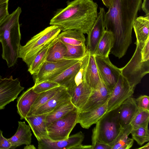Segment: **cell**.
I'll return each instance as SVG.
<instances>
[{"label": "cell", "instance_id": "1", "mask_svg": "<svg viewBox=\"0 0 149 149\" xmlns=\"http://www.w3.org/2000/svg\"><path fill=\"white\" fill-rule=\"evenodd\" d=\"M142 0H113L104 17L106 30L112 34L113 44L111 53L120 58L132 42L133 24L140 10Z\"/></svg>", "mask_w": 149, "mask_h": 149}, {"label": "cell", "instance_id": "2", "mask_svg": "<svg viewBox=\"0 0 149 149\" xmlns=\"http://www.w3.org/2000/svg\"><path fill=\"white\" fill-rule=\"evenodd\" d=\"M67 6L58 9L49 24L58 27L63 31L74 30L87 34L96 20L98 5L93 0L68 1Z\"/></svg>", "mask_w": 149, "mask_h": 149}, {"label": "cell", "instance_id": "3", "mask_svg": "<svg viewBox=\"0 0 149 149\" xmlns=\"http://www.w3.org/2000/svg\"><path fill=\"white\" fill-rule=\"evenodd\" d=\"M22 12L19 7L9 14L0 23V42L2 52V57L8 68L16 63L19 58L21 33L19 17Z\"/></svg>", "mask_w": 149, "mask_h": 149}, {"label": "cell", "instance_id": "4", "mask_svg": "<svg viewBox=\"0 0 149 149\" xmlns=\"http://www.w3.org/2000/svg\"><path fill=\"white\" fill-rule=\"evenodd\" d=\"M135 43L136 48L132 58L120 68L121 74L134 88L149 72V38L144 43Z\"/></svg>", "mask_w": 149, "mask_h": 149}, {"label": "cell", "instance_id": "5", "mask_svg": "<svg viewBox=\"0 0 149 149\" xmlns=\"http://www.w3.org/2000/svg\"><path fill=\"white\" fill-rule=\"evenodd\" d=\"M118 108L105 114L95 124L91 137L93 149H99L102 143L111 147L121 129L118 119Z\"/></svg>", "mask_w": 149, "mask_h": 149}, {"label": "cell", "instance_id": "6", "mask_svg": "<svg viewBox=\"0 0 149 149\" xmlns=\"http://www.w3.org/2000/svg\"><path fill=\"white\" fill-rule=\"evenodd\" d=\"M61 30L51 25L34 36L24 46L20 45L19 58L28 67L37 54L52 40L56 38Z\"/></svg>", "mask_w": 149, "mask_h": 149}, {"label": "cell", "instance_id": "7", "mask_svg": "<svg viewBox=\"0 0 149 149\" xmlns=\"http://www.w3.org/2000/svg\"><path fill=\"white\" fill-rule=\"evenodd\" d=\"M79 110L76 107L60 118L47 125L49 139L58 141L68 138L76 125Z\"/></svg>", "mask_w": 149, "mask_h": 149}, {"label": "cell", "instance_id": "8", "mask_svg": "<svg viewBox=\"0 0 149 149\" xmlns=\"http://www.w3.org/2000/svg\"><path fill=\"white\" fill-rule=\"evenodd\" d=\"M84 138L81 131L72 135L65 139L53 141L48 138L38 141V149H93L92 145L82 144Z\"/></svg>", "mask_w": 149, "mask_h": 149}, {"label": "cell", "instance_id": "9", "mask_svg": "<svg viewBox=\"0 0 149 149\" xmlns=\"http://www.w3.org/2000/svg\"><path fill=\"white\" fill-rule=\"evenodd\" d=\"M79 61L64 59L54 62L45 61L38 72L33 75L34 84L52 79Z\"/></svg>", "mask_w": 149, "mask_h": 149}, {"label": "cell", "instance_id": "10", "mask_svg": "<svg viewBox=\"0 0 149 149\" xmlns=\"http://www.w3.org/2000/svg\"><path fill=\"white\" fill-rule=\"evenodd\" d=\"M134 90L121 74L111 91L108 102L107 112L119 108L126 100L132 96Z\"/></svg>", "mask_w": 149, "mask_h": 149}, {"label": "cell", "instance_id": "11", "mask_svg": "<svg viewBox=\"0 0 149 149\" xmlns=\"http://www.w3.org/2000/svg\"><path fill=\"white\" fill-rule=\"evenodd\" d=\"M95 58L100 77L111 91L121 74L120 69L111 63L109 56H95Z\"/></svg>", "mask_w": 149, "mask_h": 149}, {"label": "cell", "instance_id": "12", "mask_svg": "<svg viewBox=\"0 0 149 149\" xmlns=\"http://www.w3.org/2000/svg\"><path fill=\"white\" fill-rule=\"evenodd\" d=\"M24 89L18 79H14L12 76L2 78L0 75V110L14 101Z\"/></svg>", "mask_w": 149, "mask_h": 149}, {"label": "cell", "instance_id": "13", "mask_svg": "<svg viewBox=\"0 0 149 149\" xmlns=\"http://www.w3.org/2000/svg\"><path fill=\"white\" fill-rule=\"evenodd\" d=\"M96 20L88 33L86 42V52L94 55L98 44L105 30L104 17L105 12L103 8H100Z\"/></svg>", "mask_w": 149, "mask_h": 149}, {"label": "cell", "instance_id": "14", "mask_svg": "<svg viewBox=\"0 0 149 149\" xmlns=\"http://www.w3.org/2000/svg\"><path fill=\"white\" fill-rule=\"evenodd\" d=\"M111 92L100 77L97 85L93 90L85 104L79 110V112L89 111L102 105L108 100Z\"/></svg>", "mask_w": 149, "mask_h": 149}, {"label": "cell", "instance_id": "15", "mask_svg": "<svg viewBox=\"0 0 149 149\" xmlns=\"http://www.w3.org/2000/svg\"><path fill=\"white\" fill-rule=\"evenodd\" d=\"M81 61L83 80L91 88L93 89L100 79L95 56L86 52Z\"/></svg>", "mask_w": 149, "mask_h": 149}, {"label": "cell", "instance_id": "16", "mask_svg": "<svg viewBox=\"0 0 149 149\" xmlns=\"http://www.w3.org/2000/svg\"><path fill=\"white\" fill-rule=\"evenodd\" d=\"M93 90L83 80L79 83L75 82L72 87L67 90L70 96V101L79 110L86 103Z\"/></svg>", "mask_w": 149, "mask_h": 149}, {"label": "cell", "instance_id": "17", "mask_svg": "<svg viewBox=\"0 0 149 149\" xmlns=\"http://www.w3.org/2000/svg\"><path fill=\"white\" fill-rule=\"evenodd\" d=\"M135 99L130 96L118 108V119L121 128L130 124L139 110Z\"/></svg>", "mask_w": 149, "mask_h": 149}, {"label": "cell", "instance_id": "18", "mask_svg": "<svg viewBox=\"0 0 149 149\" xmlns=\"http://www.w3.org/2000/svg\"><path fill=\"white\" fill-rule=\"evenodd\" d=\"M108 100L102 105L94 109L79 112L77 123L86 129H89L92 125L96 124L107 112Z\"/></svg>", "mask_w": 149, "mask_h": 149}, {"label": "cell", "instance_id": "19", "mask_svg": "<svg viewBox=\"0 0 149 149\" xmlns=\"http://www.w3.org/2000/svg\"><path fill=\"white\" fill-rule=\"evenodd\" d=\"M81 66V60L49 80L56 82L68 90L74 84L75 79L80 70Z\"/></svg>", "mask_w": 149, "mask_h": 149}, {"label": "cell", "instance_id": "20", "mask_svg": "<svg viewBox=\"0 0 149 149\" xmlns=\"http://www.w3.org/2000/svg\"><path fill=\"white\" fill-rule=\"evenodd\" d=\"M46 115H33L27 116L24 118L38 141L42 139H49L45 120Z\"/></svg>", "mask_w": 149, "mask_h": 149}, {"label": "cell", "instance_id": "21", "mask_svg": "<svg viewBox=\"0 0 149 149\" xmlns=\"http://www.w3.org/2000/svg\"><path fill=\"white\" fill-rule=\"evenodd\" d=\"M39 94L35 93L32 87L24 91L18 98L17 112L20 116L21 120L24 119L27 116L31 106Z\"/></svg>", "mask_w": 149, "mask_h": 149}, {"label": "cell", "instance_id": "22", "mask_svg": "<svg viewBox=\"0 0 149 149\" xmlns=\"http://www.w3.org/2000/svg\"><path fill=\"white\" fill-rule=\"evenodd\" d=\"M18 126L16 133L8 139L11 144L12 149H15L22 145H29L31 143L32 134L30 126L24 121H18Z\"/></svg>", "mask_w": 149, "mask_h": 149}, {"label": "cell", "instance_id": "23", "mask_svg": "<svg viewBox=\"0 0 149 149\" xmlns=\"http://www.w3.org/2000/svg\"><path fill=\"white\" fill-rule=\"evenodd\" d=\"M70 96L67 88L65 87L46 103L38 108L33 115L48 113L61 104L70 100Z\"/></svg>", "mask_w": 149, "mask_h": 149}, {"label": "cell", "instance_id": "24", "mask_svg": "<svg viewBox=\"0 0 149 149\" xmlns=\"http://www.w3.org/2000/svg\"><path fill=\"white\" fill-rule=\"evenodd\" d=\"M133 27L136 38V42L145 43L149 38V14L137 17Z\"/></svg>", "mask_w": 149, "mask_h": 149}, {"label": "cell", "instance_id": "25", "mask_svg": "<svg viewBox=\"0 0 149 149\" xmlns=\"http://www.w3.org/2000/svg\"><path fill=\"white\" fill-rule=\"evenodd\" d=\"M130 124L121 128L115 139L111 149H129L132 146L134 140L128 137L132 129Z\"/></svg>", "mask_w": 149, "mask_h": 149}, {"label": "cell", "instance_id": "26", "mask_svg": "<svg viewBox=\"0 0 149 149\" xmlns=\"http://www.w3.org/2000/svg\"><path fill=\"white\" fill-rule=\"evenodd\" d=\"M57 38L64 43L72 45L85 44L86 39L83 33L74 30H68L60 33Z\"/></svg>", "mask_w": 149, "mask_h": 149}, {"label": "cell", "instance_id": "27", "mask_svg": "<svg viewBox=\"0 0 149 149\" xmlns=\"http://www.w3.org/2000/svg\"><path fill=\"white\" fill-rule=\"evenodd\" d=\"M75 108L70 100L61 104L47 114L45 119L46 125L66 115Z\"/></svg>", "mask_w": 149, "mask_h": 149}, {"label": "cell", "instance_id": "28", "mask_svg": "<svg viewBox=\"0 0 149 149\" xmlns=\"http://www.w3.org/2000/svg\"><path fill=\"white\" fill-rule=\"evenodd\" d=\"M67 50L64 43L57 37L49 49L46 61L54 62L64 59Z\"/></svg>", "mask_w": 149, "mask_h": 149}, {"label": "cell", "instance_id": "29", "mask_svg": "<svg viewBox=\"0 0 149 149\" xmlns=\"http://www.w3.org/2000/svg\"><path fill=\"white\" fill-rule=\"evenodd\" d=\"M113 40L112 33L105 30L98 44L94 55L102 57H108L113 45Z\"/></svg>", "mask_w": 149, "mask_h": 149}, {"label": "cell", "instance_id": "30", "mask_svg": "<svg viewBox=\"0 0 149 149\" xmlns=\"http://www.w3.org/2000/svg\"><path fill=\"white\" fill-rule=\"evenodd\" d=\"M65 87L60 86L40 93L31 106L27 116L33 115L38 108L46 103L59 91Z\"/></svg>", "mask_w": 149, "mask_h": 149}, {"label": "cell", "instance_id": "31", "mask_svg": "<svg viewBox=\"0 0 149 149\" xmlns=\"http://www.w3.org/2000/svg\"><path fill=\"white\" fill-rule=\"evenodd\" d=\"M56 38L50 42L37 54L28 67V71L31 75L36 74L46 61L49 49Z\"/></svg>", "mask_w": 149, "mask_h": 149}, {"label": "cell", "instance_id": "32", "mask_svg": "<svg viewBox=\"0 0 149 149\" xmlns=\"http://www.w3.org/2000/svg\"><path fill=\"white\" fill-rule=\"evenodd\" d=\"M67 50L64 56L65 59L81 60L85 55L86 52L85 44L72 45L64 43Z\"/></svg>", "mask_w": 149, "mask_h": 149}, {"label": "cell", "instance_id": "33", "mask_svg": "<svg viewBox=\"0 0 149 149\" xmlns=\"http://www.w3.org/2000/svg\"><path fill=\"white\" fill-rule=\"evenodd\" d=\"M132 138L140 146L149 141V132L148 127H139L132 128L131 133Z\"/></svg>", "mask_w": 149, "mask_h": 149}, {"label": "cell", "instance_id": "34", "mask_svg": "<svg viewBox=\"0 0 149 149\" xmlns=\"http://www.w3.org/2000/svg\"><path fill=\"white\" fill-rule=\"evenodd\" d=\"M149 120V110H139L130 124L133 128L148 127Z\"/></svg>", "mask_w": 149, "mask_h": 149}, {"label": "cell", "instance_id": "35", "mask_svg": "<svg viewBox=\"0 0 149 149\" xmlns=\"http://www.w3.org/2000/svg\"><path fill=\"white\" fill-rule=\"evenodd\" d=\"M59 86V85L55 82L47 80L34 84L32 87L35 93L39 94Z\"/></svg>", "mask_w": 149, "mask_h": 149}, {"label": "cell", "instance_id": "36", "mask_svg": "<svg viewBox=\"0 0 149 149\" xmlns=\"http://www.w3.org/2000/svg\"><path fill=\"white\" fill-rule=\"evenodd\" d=\"M139 110H149V97L146 95H141L135 99Z\"/></svg>", "mask_w": 149, "mask_h": 149}, {"label": "cell", "instance_id": "37", "mask_svg": "<svg viewBox=\"0 0 149 149\" xmlns=\"http://www.w3.org/2000/svg\"><path fill=\"white\" fill-rule=\"evenodd\" d=\"M3 132L0 130V149H11V144L8 140L3 136Z\"/></svg>", "mask_w": 149, "mask_h": 149}, {"label": "cell", "instance_id": "38", "mask_svg": "<svg viewBox=\"0 0 149 149\" xmlns=\"http://www.w3.org/2000/svg\"><path fill=\"white\" fill-rule=\"evenodd\" d=\"M8 7L7 3L0 4V23L9 14Z\"/></svg>", "mask_w": 149, "mask_h": 149}, {"label": "cell", "instance_id": "39", "mask_svg": "<svg viewBox=\"0 0 149 149\" xmlns=\"http://www.w3.org/2000/svg\"><path fill=\"white\" fill-rule=\"evenodd\" d=\"M141 6L142 10L146 15L149 14V0H143Z\"/></svg>", "mask_w": 149, "mask_h": 149}, {"label": "cell", "instance_id": "40", "mask_svg": "<svg viewBox=\"0 0 149 149\" xmlns=\"http://www.w3.org/2000/svg\"><path fill=\"white\" fill-rule=\"evenodd\" d=\"M104 4L107 8L110 7L112 4L113 0H102Z\"/></svg>", "mask_w": 149, "mask_h": 149}, {"label": "cell", "instance_id": "41", "mask_svg": "<svg viewBox=\"0 0 149 149\" xmlns=\"http://www.w3.org/2000/svg\"><path fill=\"white\" fill-rule=\"evenodd\" d=\"M24 149H35L36 148L33 145H31V144L28 145H26L25 146Z\"/></svg>", "mask_w": 149, "mask_h": 149}, {"label": "cell", "instance_id": "42", "mask_svg": "<svg viewBox=\"0 0 149 149\" xmlns=\"http://www.w3.org/2000/svg\"><path fill=\"white\" fill-rule=\"evenodd\" d=\"M138 149H149V143L148 142L146 144L142 147L139 148Z\"/></svg>", "mask_w": 149, "mask_h": 149}, {"label": "cell", "instance_id": "43", "mask_svg": "<svg viewBox=\"0 0 149 149\" xmlns=\"http://www.w3.org/2000/svg\"><path fill=\"white\" fill-rule=\"evenodd\" d=\"M9 0H0V4L5 3H8Z\"/></svg>", "mask_w": 149, "mask_h": 149}]
</instances>
